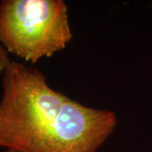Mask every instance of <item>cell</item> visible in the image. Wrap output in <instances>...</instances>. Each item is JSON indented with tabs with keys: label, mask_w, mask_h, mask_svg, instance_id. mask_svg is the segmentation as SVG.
<instances>
[{
	"label": "cell",
	"mask_w": 152,
	"mask_h": 152,
	"mask_svg": "<svg viewBox=\"0 0 152 152\" xmlns=\"http://www.w3.org/2000/svg\"><path fill=\"white\" fill-rule=\"evenodd\" d=\"M12 61H13L9 58V52L1 43V37H0V77L3 75L6 70L8 68Z\"/></svg>",
	"instance_id": "cell-3"
},
{
	"label": "cell",
	"mask_w": 152,
	"mask_h": 152,
	"mask_svg": "<svg viewBox=\"0 0 152 152\" xmlns=\"http://www.w3.org/2000/svg\"><path fill=\"white\" fill-rule=\"evenodd\" d=\"M0 37L9 53L35 64L64 49L73 34L62 0H3Z\"/></svg>",
	"instance_id": "cell-2"
},
{
	"label": "cell",
	"mask_w": 152,
	"mask_h": 152,
	"mask_svg": "<svg viewBox=\"0 0 152 152\" xmlns=\"http://www.w3.org/2000/svg\"><path fill=\"white\" fill-rule=\"evenodd\" d=\"M2 152H21L20 151H18V150L16 149H7V150L4 151Z\"/></svg>",
	"instance_id": "cell-4"
},
{
	"label": "cell",
	"mask_w": 152,
	"mask_h": 152,
	"mask_svg": "<svg viewBox=\"0 0 152 152\" xmlns=\"http://www.w3.org/2000/svg\"><path fill=\"white\" fill-rule=\"evenodd\" d=\"M0 147L21 152H96L115 130V113L54 90L37 68L12 61L2 75Z\"/></svg>",
	"instance_id": "cell-1"
}]
</instances>
